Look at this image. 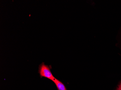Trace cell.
<instances>
[{
    "instance_id": "cell-1",
    "label": "cell",
    "mask_w": 121,
    "mask_h": 90,
    "mask_svg": "<svg viewBox=\"0 0 121 90\" xmlns=\"http://www.w3.org/2000/svg\"><path fill=\"white\" fill-rule=\"evenodd\" d=\"M51 66L45 65L43 63L39 65V73L41 77H45L52 81L55 78L53 76L51 71Z\"/></svg>"
},
{
    "instance_id": "cell-2",
    "label": "cell",
    "mask_w": 121,
    "mask_h": 90,
    "mask_svg": "<svg viewBox=\"0 0 121 90\" xmlns=\"http://www.w3.org/2000/svg\"><path fill=\"white\" fill-rule=\"evenodd\" d=\"M53 81L55 84L58 90H67L64 84L62 82L57 79V78H55Z\"/></svg>"
},
{
    "instance_id": "cell-3",
    "label": "cell",
    "mask_w": 121,
    "mask_h": 90,
    "mask_svg": "<svg viewBox=\"0 0 121 90\" xmlns=\"http://www.w3.org/2000/svg\"><path fill=\"white\" fill-rule=\"evenodd\" d=\"M117 90H121V83L119 86V88L117 89Z\"/></svg>"
}]
</instances>
